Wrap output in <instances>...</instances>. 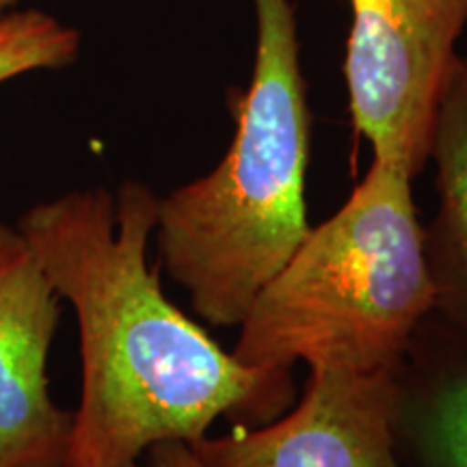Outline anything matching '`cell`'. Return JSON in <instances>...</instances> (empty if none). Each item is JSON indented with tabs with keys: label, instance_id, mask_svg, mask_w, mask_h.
I'll use <instances>...</instances> for the list:
<instances>
[{
	"label": "cell",
	"instance_id": "1",
	"mask_svg": "<svg viewBox=\"0 0 467 467\" xmlns=\"http://www.w3.org/2000/svg\"><path fill=\"white\" fill-rule=\"evenodd\" d=\"M159 197L141 182L72 191L20 232L80 331L83 392L66 467H137L159 441H197L219 418L260 426L295 402L292 372L244 368L162 292L148 247Z\"/></svg>",
	"mask_w": 467,
	"mask_h": 467
},
{
	"label": "cell",
	"instance_id": "2",
	"mask_svg": "<svg viewBox=\"0 0 467 467\" xmlns=\"http://www.w3.org/2000/svg\"><path fill=\"white\" fill-rule=\"evenodd\" d=\"M258 46L249 89L234 102L223 161L159 197V265L197 317L241 325L255 296L309 234V109L290 0H254Z\"/></svg>",
	"mask_w": 467,
	"mask_h": 467
},
{
	"label": "cell",
	"instance_id": "3",
	"mask_svg": "<svg viewBox=\"0 0 467 467\" xmlns=\"http://www.w3.org/2000/svg\"><path fill=\"white\" fill-rule=\"evenodd\" d=\"M411 182L396 162L372 161L344 206L309 230L255 296L238 325V364L396 368L435 306Z\"/></svg>",
	"mask_w": 467,
	"mask_h": 467
},
{
	"label": "cell",
	"instance_id": "4",
	"mask_svg": "<svg viewBox=\"0 0 467 467\" xmlns=\"http://www.w3.org/2000/svg\"><path fill=\"white\" fill-rule=\"evenodd\" d=\"M348 110L375 159L416 178L467 25V0H348Z\"/></svg>",
	"mask_w": 467,
	"mask_h": 467
},
{
	"label": "cell",
	"instance_id": "5",
	"mask_svg": "<svg viewBox=\"0 0 467 467\" xmlns=\"http://www.w3.org/2000/svg\"><path fill=\"white\" fill-rule=\"evenodd\" d=\"M192 451L213 467H402L394 435V368L309 366L301 400L260 426L234 424Z\"/></svg>",
	"mask_w": 467,
	"mask_h": 467
},
{
	"label": "cell",
	"instance_id": "6",
	"mask_svg": "<svg viewBox=\"0 0 467 467\" xmlns=\"http://www.w3.org/2000/svg\"><path fill=\"white\" fill-rule=\"evenodd\" d=\"M61 295L20 232L0 221V467H66L74 411L48 392Z\"/></svg>",
	"mask_w": 467,
	"mask_h": 467
},
{
	"label": "cell",
	"instance_id": "7",
	"mask_svg": "<svg viewBox=\"0 0 467 467\" xmlns=\"http://www.w3.org/2000/svg\"><path fill=\"white\" fill-rule=\"evenodd\" d=\"M402 467H467V336L431 312L394 368Z\"/></svg>",
	"mask_w": 467,
	"mask_h": 467
},
{
	"label": "cell",
	"instance_id": "8",
	"mask_svg": "<svg viewBox=\"0 0 467 467\" xmlns=\"http://www.w3.org/2000/svg\"><path fill=\"white\" fill-rule=\"evenodd\" d=\"M429 161L435 162L437 208L424 227V254L433 314L467 336V57L457 55L451 67Z\"/></svg>",
	"mask_w": 467,
	"mask_h": 467
},
{
	"label": "cell",
	"instance_id": "9",
	"mask_svg": "<svg viewBox=\"0 0 467 467\" xmlns=\"http://www.w3.org/2000/svg\"><path fill=\"white\" fill-rule=\"evenodd\" d=\"M80 35L39 9L11 11L0 20V83L35 69H61L76 61Z\"/></svg>",
	"mask_w": 467,
	"mask_h": 467
},
{
	"label": "cell",
	"instance_id": "10",
	"mask_svg": "<svg viewBox=\"0 0 467 467\" xmlns=\"http://www.w3.org/2000/svg\"><path fill=\"white\" fill-rule=\"evenodd\" d=\"M141 467V465H137ZM143 467H213L192 451L189 441L167 440L150 446L143 454Z\"/></svg>",
	"mask_w": 467,
	"mask_h": 467
},
{
	"label": "cell",
	"instance_id": "11",
	"mask_svg": "<svg viewBox=\"0 0 467 467\" xmlns=\"http://www.w3.org/2000/svg\"><path fill=\"white\" fill-rule=\"evenodd\" d=\"M20 3L22 0H0V20H3L7 14H11V11H16V7Z\"/></svg>",
	"mask_w": 467,
	"mask_h": 467
}]
</instances>
